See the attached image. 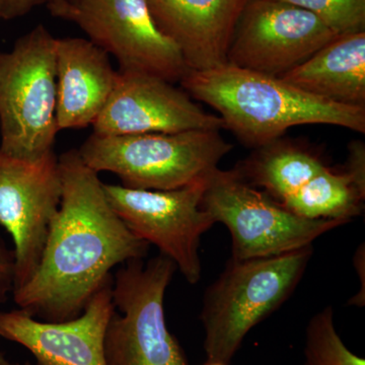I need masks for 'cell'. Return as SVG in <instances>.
Returning <instances> with one entry per match:
<instances>
[{
    "instance_id": "ffe728a7",
    "label": "cell",
    "mask_w": 365,
    "mask_h": 365,
    "mask_svg": "<svg viewBox=\"0 0 365 365\" xmlns=\"http://www.w3.org/2000/svg\"><path fill=\"white\" fill-rule=\"evenodd\" d=\"M313 14L337 36L365 32V0H279Z\"/></svg>"
},
{
    "instance_id": "5b68a950",
    "label": "cell",
    "mask_w": 365,
    "mask_h": 365,
    "mask_svg": "<svg viewBox=\"0 0 365 365\" xmlns=\"http://www.w3.org/2000/svg\"><path fill=\"white\" fill-rule=\"evenodd\" d=\"M56 102V38L38 25L0 53V151L30 162L53 153Z\"/></svg>"
},
{
    "instance_id": "cb8c5ba5",
    "label": "cell",
    "mask_w": 365,
    "mask_h": 365,
    "mask_svg": "<svg viewBox=\"0 0 365 365\" xmlns=\"http://www.w3.org/2000/svg\"><path fill=\"white\" fill-rule=\"evenodd\" d=\"M353 265L356 270L357 275L359 277L360 288L359 292L351 297L348 302V304L364 307L365 304V249L364 244L360 245L354 257H353Z\"/></svg>"
},
{
    "instance_id": "7c38bea8",
    "label": "cell",
    "mask_w": 365,
    "mask_h": 365,
    "mask_svg": "<svg viewBox=\"0 0 365 365\" xmlns=\"http://www.w3.org/2000/svg\"><path fill=\"white\" fill-rule=\"evenodd\" d=\"M102 136L222 130V118L209 114L188 93L165 79L118 71L104 109L93 124Z\"/></svg>"
},
{
    "instance_id": "ba28073f",
    "label": "cell",
    "mask_w": 365,
    "mask_h": 365,
    "mask_svg": "<svg viewBox=\"0 0 365 365\" xmlns=\"http://www.w3.org/2000/svg\"><path fill=\"white\" fill-rule=\"evenodd\" d=\"M54 18L76 24L113 55L121 72L150 74L172 83L189 71L176 45L160 32L146 0H52Z\"/></svg>"
},
{
    "instance_id": "8992f818",
    "label": "cell",
    "mask_w": 365,
    "mask_h": 365,
    "mask_svg": "<svg viewBox=\"0 0 365 365\" xmlns=\"http://www.w3.org/2000/svg\"><path fill=\"white\" fill-rule=\"evenodd\" d=\"M174 262L160 254L126 262L113 280L115 312L105 336L107 365H189L165 323V290L176 272Z\"/></svg>"
},
{
    "instance_id": "484cf974",
    "label": "cell",
    "mask_w": 365,
    "mask_h": 365,
    "mask_svg": "<svg viewBox=\"0 0 365 365\" xmlns=\"http://www.w3.org/2000/svg\"><path fill=\"white\" fill-rule=\"evenodd\" d=\"M204 365H227V364H222V362H218V361H209V360H207V361H206V364Z\"/></svg>"
},
{
    "instance_id": "7a4b0ae2",
    "label": "cell",
    "mask_w": 365,
    "mask_h": 365,
    "mask_svg": "<svg viewBox=\"0 0 365 365\" xmlns=\"http://www.w3.org/2000/svg\"><path fill=\"white\" fill-rule=\"evenodd\" d=\"M192 98L208 105L247 146L260 148L294 126L325 124L365 133V108L316 97L281 78L230 64L189 71L180 81Z\"/></svg>"
},
{
    "instance_id": "277c9868",
    "label": "cell",
    "mask_w": 365,
    "mask_h": 365,
    "mask_svg": "<svg viewBox=\"0 0 365 365\" xmlns=\"http://www.w3.org/2000/svg\"><path fill=\"white\" fill-rule=\"evenodd\" d=\"M232 150L220 130L102 136L93 133L78 150L95 172H109L132 189L175 190L205 179Z\"/></svg>"
},
{
    "instance_id": "30bf717a",
    "label": "cell",
    "mask_w": 365,
    "mask_h": 365,
    "mask_svg": "<svg viewBox=\"0 0 365 365\" xmlns=\"http://www.w3.org/2000/svg\"><path fill=\"white\" fill-rule=\"evenodd\" d=\"M61 196V174L54 151L34 162L0 151V225L14 240L13 292L37 270Z\"/></svg>"
},
{
    "instance_id": "5bb4252c",
    "label": "cell",
    "mask_w": 365,
    "mask_h": 365,
    "mask_svg": "<svg viewBox=\"0 0 365 365\" xmlns=\"http://www.w3.org/2000/svg\"><path fill=\"white\" fill-rule=\"evenodd\" d=\"M163 35L181 52L189 71L227 63L235 26L250 0H146Z\"/></svg>"
},
{
    "instance_id": "52a82bcc",
    "label": "cell",
    "mask_w": 365,
    "mask_h": 365,
    "mask_svg": "<svg viewBox=\"0 0 365 365\" xmlns=\"http://www.w3.org/2000/svg\"><path fill=\"white\" fill-rule=\"evenodd\" d=\"M201 206L215 222L227 227L234 260L266 258L312 246L321 235L347 223L294 215L245 181L235 169L218 168L208 177Z\"/></svg>"
},
{
    "instance_id": "e0dca14e",
    "label": "cell",
    "mask_w": 365,
    "mask_h": 365,
    "mask_svg": "<svg viewBox=\"0 0 365 365\" xmlns=\"http://www.w3.org/2000/svg\"><path fill=\"white\" fill-rule=\"evenodd\" d=\"M326 167L319 155L299 144L277 140L257 148L235 170L252 186L282 203Z\"/></svg>"
},
{
    "instance_id": "2e32d148",
    "label": "cell",
    "mask_w": 365,
    "mask_h": 365,
    "mask_svg": "<svg viewBox=\"0 0 365 365\" xmlns=\"http://www.w3.org/2000/svg\"><path fill=\"white\" fill-rule=\"evenodd\" d=\"M281 78L316 97L365 108V32L338 36Z\"/></svg>"
},
{
    "instance_id": "6da1fadb",
    "label": "cell",
    "mask_w": 365,
    "mask_h": 365,
    "mask_svg": "<svg viewBox=\"0 0 365 365\" xmlns=\"http://www.w3.org/2000/svg\"><path fill=\"white\" fill-rule=\"evenodd\" d=\"M62 196L39 266L14 292L21 311L49 323L78 318L120 264L143 259L148 244L113 210L98 174L78 150L58 158Z\"/></svg>"
},
{
    "instance_id": "3957f363",
    "label": "cell",
    "mask_w": 365,
    "mask_h": 365,
    "mask_svg": "<svg viewBox=\"0 0 365 365\" xmlns=\"http://www.w3.org/2000/svg\"><path fill=\"white\" fill-rule=\"evenodd\" d=\"M313 246L227 262L206 289L200 319L209 361L230 365L250 331L279 309L304 277Z\"/></svg>"
},
{
    "instance_id": "d4e9b609",
    "label": "cell",
    "mask_w": 365,
    "mask_h": 365,
    "mask_svg": "<svg viewBox=\"0 0 365 365\" xmlns=\"http://www.w3.org/2000/svg\"><path fill=\"white\" fill-rule=\"evenodd\" d=\"M0 365H33L30 362H25V364H16V362H11V360L6 359V354L4 352H0Z\"/></svg>"
},
{
    "instance_id": "4fadbf2b",
    "label": "cell",
    "mask_w": 365,
    "mask_h": 365,
    "mask_svg": "<svg viewBox=\"0 0 365 365\" xmlns=\"http://www.w3.org/2000/svg\"><path fill=\"white\" fill-rule=\"evenodd\" d=\"M112 287L110 278L78 318L62 323L40 321L20 309L0 312V337L24 346L38 365H107L106 331L115 313Z\"/></svg>"
},
{
    "instance_id": "d6986e66",
    "label": "cell",
    "mask_w": 365,
    "mask_h": 365,
    "mask_svg": "<svg viewBox=\"0 0 365 365\" xmlns=\"http://www.w3.org/2000/svg\"><path fill=\"white\" fill-rule=\"evenodd\" d=\"M302 365H365V359L348 349L334 324L332 307L309 319L306 329Z\"/></svg>"
},
{
    "instance_id": "9a60e30c",
    "label": "cell",
    "mask_w": 365,
    "mask_h": 365,
    "mask_svg": "<svg viewBox=\"0 0 365 365\" xmlns=\"http://www.w3.org/2000/svg\"><path fill=\"white\" fill-rule=\"evenodd\" d=\"M117 74L109 55L90 40L56 38L58 130L95 123L111 96Z\"/></svg>"
},
{
    "instance_id": "ac0fdd59",
    "label": "cell",
    "mask_w": 365,
    "mask_h": 365,
    "mask_svg": "<svg viewBox=\"0 0 365 365\" xmlns=\"http://www.w3.org/2000/svg\"><path fill=\"white\" fill-rule=\"evenodd\" d=\"M364 199L365 194L345 172L326 165L281 204L302 217L348 222L364 212Z\"/></svg>"
},
{
    "instance_id": "44dd1931",
    "label": "cell",
    "mask_w": 365,
    "mask_h": 365,
    "mask_svg": "<svg viewBox=\"0 0 365 365\" xmlns=\"http://www.w3.org/2000/svg\"><path fill=\"white\" fill-rule=\"evenodd\" d=\"M348 150L349 155L344 172L359 191L365 194V144L360 140L353 141Z\"/></svg>"
},
{
    "instance_id": "8fae6325",
    "label": "cell",
    "mask_w": 365,
    "mask_h": 365,
    "mask_svg": "<svg viewBox=\"0 0 365 365\" xmlns=\"http://www.w3.org/2000/svg\"><path fill=\"white\" fill-rule=\"evenodd\" d=\"M336 37L304 9L279 0H250L235 26L227 63L282 78Z\"/></svg>"
},
{
    "instance_id": "7402d4cb",
    "label": "cell",
    "mask_w": 365,
    "mask_h": 365,
    "mask_svg": "<svg viewBox=\"0 0 365 365\" xmlns=\"http://www.w3.org/2000/svg\"><path fill=\"white\" fill-rule=\"evenodd\" d=\"M14 279V253L0 237V304L6 302L9 292H13Z\"/></svg>"
},
{
    "instance_id": "603a6c76",
    "label": "cell",
    "mask_w": 365,
    "mask_h": 365,
    "mask_svg": "<svg viewBox=\"0 0 365 365\" xmlns=\"http://www.w3.org/2000/svg\"><path fill=\"white\" fill-rule=\"evenodd\" d=\"M52 0H0V21H11L30 14L33 9L47 6Z\"/></svg>"
},
{
    "instance_id": "9c48e42d",
    "label": "cell",
    "mask_w": 365,
    "mask_h": 365,
    "mask_svg": "<svg viewBox=\"0 0 365 365\" xmlns=\"http://www.w3.org/2000/svg\"><path fill=\"white\" fill-rule=\"evenodd\" d=\"M208 177L175 190L104 184L108 202L139 239L168 257L191 284L201 279V237L215 220L201 206Z\"/></svg>"
}]
</instances>
